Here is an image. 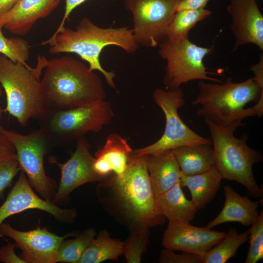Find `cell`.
Instances as JSON below:
<instances>
[{"instance_id":"8","label":"cell","mask_w":263,"mask_h":263,"mask_svg":"<svg viewBox=\"0 0 263 263\" xmlns=\"http://www.w3.org/2000/svg\"><path fill=\"white\" fill-rule=\"evenodd\" d=\"M0 132L13 145L20 170L26 175L30 185L41 198L52 202L58 185L44 169V157L53 146L49 137L40 128L22 134L0 125Z\"/></svg>"},{"instance_id":"10","label":"cell","mask_w":263,"mask_h":263,"mask_svg":"<svg viewBox=\"0 0 263 263\" xmlns=\"http://www.w3.org/2000/svg\"><path fill=\"white\" fill-rule=\"evenodd\" d=\"M152 97L165 115L164 132L155 142L133 150L134 154L149 155L186 145H212L211 140L196 133L181 119L178 111L185 105V100L184 92L180 87L166 90L156 88L152 93Z\"/></svg>"},{"instance_id":"9","label":"cell","mask_w":263,"mask_h":263,"mask_svg":"<svg viewBox=\"0 0 263 263\" xmlns=\"http://www.w3.org/2000/svg\"><path fill=\"white\" fill-rule=\"evenodd\" d=\"M158 53L167 65L163 82L167 89L179 87L194 80L222 82L209 75H216L207 70L203 62L206 56L213 53L214 45L204 47L189 40L188 36L166 39L158 45Z\"/></svg>"},{"instance_id":"3","label":"cell","mask_w":263,"mask_h":263,"mask_svg":"<svg viewBox=\"0 0 263 263\" xmlns=\"http://www.w3.org/2000/svg\"><path fill=\"white\" fill-rule=\"evenodd\" d=\"M47 44L50 45L51 54L72 53L78 55L89 64L91 70L101 73L108 85L113 89L116 88L114 81L116 74L102 66L99 56L102 50L107 46L114 45L132 54L139 46L129 27L102 28L87 17H83L75 29L64 27L55 36L41 43Z\"/></svg>"},{"instance_id":"38","label":"cell","mask_w":263,"mask_h":263,"mask_svg":"<svg viewBox=\"0 0 263 263\" xmlns=\"http://www.w3.org/2000/svg\"><path fill=\"white\" fill-rule=\"evenodd\" d=\"M13 147L12 144L3 134L0 132V150Z\"/></svg>"},{"instance_id":"27","label":"cell","mask_w":263,"mask_h":263,"mask_svg":"<svg viewBox=\"0 0 263 263\" xmlns=\"http://www.w3.org/2000/svg\"><path fill=\"white\" fill-rule=\"evenodd\" d=\"M211 13L210 10L205 8L176 11L168 28L166 39H173L188 36L189 30Z\"/></svg>"},{"instance_id":"21","label":"cell","mask_w":263,"mask_h":263,"mask_svg":"<svg viewBox=\"0 0 263 263\" xmlns=\"http://www.w3.org/2000/svg\"><path fill=\"white\" fill-rule=\"evenodd\" d=\"M222 179L213 166L209 170L198 174L181 176L179 184L181 187L188 188L190 200L198 210L204 208L215 197Z\"/></svg>"},{"instance_id":"15","label":"cell","mask_w":263,"mask_h":263,"mask_svg":"<svg viewBox=\"0 0 263 263\" xmlns=\"http://www.w3.org/2000/svg\"><path fill=\"white\" fill-rule=\"evenodd\" d=\"M226 234L190 223L169 222L162 244L164 247L173 251L200 254L211 249Z\"/></svg>"},{"instance_id":"22","label":"cell","mask_w":263,"mask_h":263,"mask_svg":"<svg viewBox=\"0 0 263 263\" xmlns=\"http://www.w3.org/2000/svg\"><path fill=\"white\" fill-rule=\"evenodd\" d=\"M171 150L179 165L181 176L198 174L214 166L213 149L210 145H186Z\"/></svg>"},{"instance_id":"7","label":"cell","mask_w":263,"mask_h":263,"mask_svg":"<svg viewBox=\"0 0 263 263\" xmlns=\"http://www.w3.org/2000/svg\"><path fill=\"white\" fill-rule=\"evenodd\" d=\"M114 116L111 104L103 99L70 109L49 110L38 124L53 145L60 146L89 132H99Z\"/></svg>"},{"instance_id":"37","label":"cell","mask_w":263,"mask_h":263,"mask_svg":"<svg viewBox=\"0 0 263 263\" xmlns=\"http://www.w3.org/2000/svg\"><path fill=\"white\" fill-rule=\"evenodd\" d=\"M18 0H0V21L2 18L9 12Z\"/></svg>"},{"instance_id":"12","label":"cell","mask_w":263,"mask_h":263,"mask_svg":"<svg viewBox=\"0 0 263 263\" xmlns=\"http://www.w3.org/2000/svg\"><path fill=\"white\" fill-rule=\"evenodd\" d=\"M91 145L84 136L76 139V147L71 157L61 163L52 158L50 162L60 169L61 178L56 194L52 202L57 205L65 204L70 193L79 186L93 182H99L105 178L94 170L95 157L90 151Z\"/></svg>"},{"instance_id":"29","label":"cell","mask_w":263,"mask_h":263,"mask_svg":"<svg viewBox=\"0 0 263 263\" xmlns=\"http://www.w3.org/2000/svg\"><path fill=\"white\" fill-rule=\"evenodd\" d=\"M20 169L14 147L0 150V199L4 198L3 192L11 186L13 180Z\"/></svg>"},{"instance_id":"1","label":"cell","mask_w":263,"mask_h":263,"mask_svg":"<svg viewBox=\"0 0 263 263\" xmlns=\"http://www.w3.org/2000/svg\"><path fill=\"white\" fill-rule=\"evenodd\" d=\"M148 154L133 153L121 175L112 173L99 181L96 192L104 209L130 231L164 224L147 168Z\"/></svg>"},{"instance_id":"28","label":"cell","mask_w":263,"mask_h":263,"mask_svg":"<svg viewBox=\"0 0 263 263\" xmlns=\"http://www.w3.org/2000/svg\"><path fill=\"white\" fill-rule=\"evenodd\" d=\"M150 235V228L130 231L127 238L123 241L122 255L128 263H140L147 250Z\"/></svg>"},{"instance_id":"5","label":"cell","mask_w":263,"mask_h":263,"mask_svg":"<svg viewBox=\"0 0 263 263\" xmlns=\"http://www.w3.org/2000/svg\"><path fill=\"white\" fill-rule=\"evenodd\" d=\"M211 137L214 166L223 179L235 181L245 187L252 196L263 197V190L257 184L253 171L255 164L263 161L261 152L249 147L248 135L237 138L234 132L241 126L234 124L222 127L205 120Z\"/></svg>"},{"instance_id":"31","label":"cell","mask_w":263,"mask_h":263,"mask_svg":"<svg viewBox=\"0 0 263 263\" xmlns=\"http://www.w3.org/2000/svg\"><path fill=\"white\" fill-rule=\"evenodd\" d=\"M249 229V247L245 263H256L263 258V211Z\"/></svg>"},{"instance_id":"17","label":"cell","mask_w":263,"mask_h":263,"mask_svg":"<svg viewBox=\"0 0 263 263\" xmlns=\"http://www.w3.org/2000/svg\"><path fill=\"white\" fill-rule=\"evenodd\" d=\"M61 0H18L1 19L0 28L12 34L24 36L39 19L49 15Z\"/></svg>"},{"instance_id":"25","label":"cell","mask_w":263,"mask_h":263,"mask_svg":"<svg viewBox=\"0 0 263 263\" xmlns=\"http://www.w3.org/2000/svg\"><path fill=\"white\" fill-rule=\"evenodd\" d=\"M249 229L238 233L235 228H230L225 236L211 249L199 254L202 263H225L235 257L237 251L249 238Z\"/></svg>"},{"instance_id":"39","label":"cell","mask_w":263,"mask_h":263,"mask_svg":"<svg viewBox=\"0 0 263 263\" xmlns=\"http://www.w3.org/2000/svg\"><path fill=\"white\" fill-rule=\"evenodd\" d=\"M2 90H1V85L0 84V97L2 95ZM3 112V110L2 109V108L0 106V121L1 118L2 114Z\"/></svg>"},{"instance_id":"30","label":"cell","mask_w":263,"mask_h":263,"mask_svg":"<svg viewBox=\"0 0 263 263\" xmlns=\"http://www.w3.org/2000/svg\"><path fill=\"white\" fill-rule=\"evenodd\" d=\"M0 53L14 62L29 66L26 63L30 56L28 42L20 38H6L3 35L2 28H0Z\"/></svg>"},{"instance_id":"14","label":"cell","mask_w":263,"mask_h":263,"mask_svg":"<svg viewBox=\"0 0 263 263\" xmlns=\"http://www.w3.org/2000/svg\"><path fill=\"white\" fill-rule=\"evenodd\" d=\"M31 209H37L48 213L58 222L72 224L76 216L75 208L60 207L52 202L39 197L33 191L24 173L20 175L0 206V225L9 217Z\"/></svg>"},{"instance_id":"4","label":"cell","mask_w":263,"mask_h":263,"mask_svg":"<svg viewBox=\"0 0 263 263\" xmlns=\"http://www.w3.org/2000/svg\"><path fill=\"white\" fill-rule=\"evenodd\" d=\"M198 94L191 103L200 105L196 113L199 117L222 127L234 124L241 126L246 117L263 115V89L253 77L244 81L233 82L228 77L222 84H213L200 80Z\"/></svg>"},{"instance_id":"26","label":"cell","mask_w":263,"mask_h":263,"mask_svg":"<svg viewBox=\"0 0 263 263\" xmlns=\"http://www.w3.org/2000/svg\"><path fill=\"white\" fill-rule=\"evenodd\" d=\"M96 235L95 229L90 227L76 233L74 239L63 240L57 249V263H79L87 247Z\"/></svg>"},{"instance_id":"11","label":"cell","mask_w":263,"mask_h":263,"mask_svg":"<svg viewBox=\"0 0 263 263\" xmlns=\"http://www.w3.org/2000/svg\"><path fill=\"white\" fill-rule=\"evenodd\" d=\"M182 0H124L132 15V29L139 45L155 47L167 38L169 26Z\"/></svg>"},{"instance_id":"18","label":"cell","mask_w":263,"mask_h":263,"mask_svg":"<svg viewBox=\"0 0 263 263\" xmlns=\"http://www.w3.org/2000/svg\"><path fill=\"white\" fill-rule=\"evenodd\" d=\"M133 155V150L127 139L113 133L108 136L104 146L95 151L94 169L104 178L112 173L121 175L128 168Z\"/></svg>"},{"instance_id":"34","label":"cell","mask_w":263,"mask_h":263,"mask_svg":"<svg viewBox=\"0 0 263 263\" xmlns=\"http://www.w3.org/2000/svg\"><path fill=\"white\" fill-rule=\"evenodd\" d=\"M86 0H65V12L62 19L56 31L51 37H54L62 29V28L64 27L66 20L69 18L71 13L73 11V10L76 7L84 2Z\"/></svg>"},{"instance_id":"33","label":"cell","mask_w":263,"mask_h":263,"mask_svg":"<svg viewBox=\"0 0 263 263\" xmlns=\"http://www.w3.org/2000/svg\"><path fill=\"white\" fill-rule=\"evenodd\" d=\"M15 243L8 244L0 248V262L4 263H25L15 252Z\"/></svg>"},{"instance_id":"35","label":"cell","mask_w":263,"mask_h":263,"mask_svg":"<svg viewBox=\"0 0 263 263\" xmlns=\"http://www.w3.org/2000/svg\"><path fill=\"white\" fill-rule=\"evenodd\" d=\"M209 1V0H182L177 7L176 11L205 8Z\"/></svg>"},{"instance_id":"16","label":"cell","mask_w":263,"mask_h":263,"mask_svg":"<svg viewBox=\"0 0 263 263\" xmlns=\"http://www.w3.org/2000/svg\"><path fill=\"white\" fill-rule=\"evenodd\" d=\"M227 11L231 17V30L235 38L233 51L252 44L263 50V16L256 0H231Z\"/></svg>"},{"instance_id":"32","label":"cell","mask_w":263,"mask_h":263,"mask_svg":"<svg viewBox=\"0 0 263 263\" xmlns=\"http://www.w3.org/2000/svg\"><path fill=\"white\" fill-rule=\"evenodd\" d=\"M158 261L160 263H202L199 254L185 252L177 254L165 247L161 250Z\"/></svg>"},{"instance_id":"13","label":"cell","mask_w":263,"mask_h":263,"mask_svg":"<svg viewBox=\"0 0 263 263\" xmlns=\"http://www.w3.org/2000/svg\"><path fill=\"white\" fill-rule=\"evenodd\" d=\"M76 234L72 232L58 236L49 231L46 226L23 231L15 229L8 223L0 225V236L15 241L16 247L21 250L19 256L25 263H57L56 252L61 242Z\"/></svg>"},{"instance_id":"36","label":"cell","mask_w":263,"mask_h":263,"mask_svg":"<svg viewBox=\"0 0 263 263\" xmlns=\"http://www.w3.org/2000/svg\"><path fill=\"white\" fill-rule=\"evenodd\" d=\"M250 70L254 74L253 77L256 84L262 89H263V56L262 54L260 56L259 61L257 63L250 66Z\"/></svg>"},{"instance_id":"20","label":"cell","mask_w":263,"mask_h":263,"mask_svg":"<svg viewBox=\"0 0 263 263\" xmlns=\"http://www.w3.org/2000/svg\"><path fill=\"white\" fill-rule=\"evenodd\" d=\"M146 164L155 196L164 193L179 182L180 169L171 150L149 154Z\"/></svg>"},{"instance_id":"19","label":"cell","mask_w":263,"mask_h":263,"mask_svg":"<svg viewBox=\"0 0 263 263\" xmlns=\"http://www.w3.org/2000/svg\"><path fill=\"white\" fill-rule=\"evenodd\" d=\"M225 204L220 213L206 227L212 228L227 223L237 222L244 226H250L259 216V202L252 201L247 196H242L231 186L223 187Z\"/></svg>"},{"instance_id":"6","label":"cell","mask_w":263,"mask_h":263,"mask_svg":"<svg viewBox=\"0 0 263 263\" xmlns=\"http://www.w3.org/2000/svg\"><path fill=\"white\" fill-rule=\"evenodd\" d=\"M0 84L6 94L3 112L15 117L22 127L48 111L40 82L29 65L14 62L0 55Z\"/></svg>"},{"instance_id":"23","label":"cell","mask_w":263,"mask_h":263,"mask_svg":"<svg viewBox=\"0 0 263 263\" xmlns=\"http://www.w3.org/2000/svg\"><path fill=\"white\" fill-rule=\"evenodd\" d=\"M160 212L169 222L190 223L197 209L191 200H188L179 182L164 193L155 196Z\"/></svg>"},{"instance_id":"24","label":"cell","mask_w":263,"mask_h":263,"mask_svg":"<svg viewBox=\"0 0 263 263\" xmlns=\"http://www.w3.org/2000/svg\"><path fill=\"white\" fill-rule=\"evenodd\" d=\"M123 241L111 238L102 230L90 243L79 263H100L107 260L116 261L122 255Z\"/></svg>"},{"instance_id":"2","label":"cell","mask_w":263,"mask_h":263,"mask_svg":"<svg viewBox=\"0 0 263 263\" xmlns=\"http://www.w3.org/2000/svg\"><path fill=\"white\" fill-rule=\"evenodd\" d=\"M40 82L49 110H67L105 99L101 77L82 61L70 56L47 60Z\"/></svg>"}]
</instances>
